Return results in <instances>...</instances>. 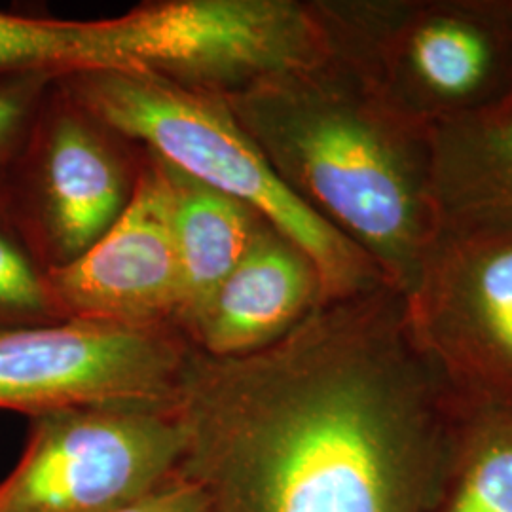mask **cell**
<instances>
[{
    "label": "cell",
    "instance_id": "1",
    "mask_svg": "<svg viewBox=\"0 0 512 512\" xmlns=\"http://www.w3.org/2000/svg\"><path fill=\"white\" fill-rule=\"evenodd\" d=\"M442 374L391 285L319 304L241 357L192 349L179 471L207 512H421Z\"/></svg>",
    "mask_w": 512,
    "mask_h": 512
},
{
    "label": "cell",
    "instance_id": "2",
    "mask_svg": "<svg viewBox=\"0 0 512 512\" xmlns=\"http://www.w3.org/2000/svg\"><path fill=\"white\" fill-rule=\"evenodd\" d=\"M222 101L283 183L408 293L440 230L431 126L334 48Z\"/></svg>",
    "mask_w": 512,
    "mask_h": 512
},
{
    "label": "cell",
    "instance_id": "3",
    "mask_svg": "<svg viewBox=\"0 0 512 512\" xmlns=\"http://www.w3.org/2000/svg\"><path fill=\"white\" fill-rule=\"evenodd\" d=\"M67 99L167 165L222 192L270 222L315 264L323 302L387 285L382 272L275 173L226 103L137 71L63 76Z\"/></svg>",
    "mask_w": 512,
    "mask_h": 512
},
{
    "label": "cell",
    "instance_id": "4",
    "mask_svg": "<svg viewBox=\"0 0 512 512\" xmlns=\"http://www.w3.org/2000/svg\"><path fill=\"white\" fill-rule=\"evenodd\" d=\"M317 4L332 48L427 126L512 95V0Z\"/></svg>",
    "mask_w": 512,
    "mask_h": 512
},
{
    "label": "cell",
    "instance_id": "5",
    "mask_svg": "<svg viewBox=\"0 0 512 512\" xmlns=\"http://www.w3.org/2000/svg\"><path fill=\"white\" fill-rule=\"evenodd\" d=\"M175 408L86 406L31 418L25 450L0 482V512H114L179 471Z\"/></svg>",
    "mask_w": 512,
    "mask_h": 512
},
{
    "label": "cell",
    "instance_id": "6",
    "mask_svg": "<svg viewBox=\"0 0 512 512\" xmlns=\"http://www.w3.org/2000/svg\"><path fill=\"white\" fill-rule=\"evenodd\" d=\"M192 348L173 327L86 319L0 325V408H175Z\"/></svg>",
    "mask_w": 512,
    "mask_h": 512
},
{
    "label": "cell",
    "instance_id": "7",
    "mask_svg": "<svg viewBox=\"0 0 512 512\" xmlns=\"http://www.w3.org/2000/svg\"><path fill=\"white\" fill-rule=\"evenodd\" d=\"M141 10L152 33L145 74L219 99L332 54L317 2L167 0Z\"/></svg>",
    "mask_w": 512,
    "mask_h": 512
},
{
    "label": "cell",
    "instance_id": "8",
    "mask_svg": "<svg viewBox=\"0 0 512 512\" xmlns=\"http://www.w3.org/2000/svg\"><path fill=\"white\" fill-rule=\"evenodd\" d=\"M404 304L440 374L512 399V228H440Z\"/></svg>",
    "mask_w": 512,
    "mask_h": 512
},
{
    "label": "cell",
    "instance_id": "9",
    "mask_svg": "<svg viewBox=\"0 0 512 512\" xmlns=\"http://www.w3.org/2000/svg\"><path fill=\"white\" fill-rule=\"evenodd\" d=\"M124 213L84 255L46 274L63 319L126 327H173L181 311V266L173 196L164 164L148 154Z\"/></svg>",
    "mask_w": 512,
    "mask_h": 512
},
{
    "label": "cell",
    "instance_id": "10",
    "mask_svg": "<svg viewBox=\"0 0 512 512\" xmlns=\"http://www.w3.org/2000/svg\"><path fill=\"white\" fill-rule=\"evenodd\" d=\"M319 304L323 285L310 256L262 222L238 266L179 332L207 357H241L279 342Z\"/></svg>",
    "mask_w": 512,
    "mask_h": 512
},
{
    "label": "cell",
    "instance_id": "11",
    "mask_svg": "<svg viewBox=\"0 0 512 512\" xmlns=\"http://www.w3.org/2000/svg\"><path fill=\"white\" fill-rule=\"evenodd\" d=\"M103 128L67 101L46 131L40 207L57 262L84 255L109 232L133 194L128 171Z\"/></svg>",
    "mask_w": 512,
    "mask_h": 512
},
{
    "label": "cell",
    "instance_id": "12",
    "mask_svg": "<svg viewBox=\"0 0 512 512\" xmlns=\"http://www.w3.org/2000/svg\"><path fill=\"white\" fill-rule=\"evenodd\" d=\"M440 228H512V95L431 126Z\"/></svg>",
    "mask_w": 512,
    "mask_h": 512
},
{
    "label": "cell",
    "instance_id": "13",
    "mask_svg": "<svg viewBox=\"0 0 512 512\" xmlns=\"http://www.w3.org/2000/svg\"><path fill=\"white\" fill-rule=\"evenodd\" d=\"M147 23L137 8L99 21L25 18L0 12V73L69 76L137 71L148 57Z\"/></svg>",
    "mask_w": 512,
    "mask_h": 512
},
{
    "label": "cell",
    "instance_id": "14",
    "mask_svg": "<svg viewBox=\"0 0 512 512\" xmlns=\"http://www.w3.org/2000/svg\"><path fill=\"white\" fill-rule=\"evenodd\" d=\"M162 164L171 184L173 232L181 266L183 296L175 321L179 330L238 266L266 220L245 203Z\"/></svg>",
    "mask_w": 512,
    "mask_h": 512
},
{
    "label": "cell",
    "instance_id": "15",
    "mask_svg": "<svg viewBox=\"0 0 512 512\" xmlns=\"http://www.w3.org/2000/svg\"><path fill=\"white\" fill-rule=\"evenodd\" d=\"M448 512H512V410L480 412Z\"/></svg>",
    "mask_w": 512,
    "mask_h": 512
},
{
    "label": "cell",
    "instance_id": "16",
    "mask_svg": "<svg viewBox=\"0 0 512 512\" xmlns=\"http://www.w3.org/2000/svg\"><path fill=\"white\" fill-rule=\"evenodd\" d=\"M63 319L50 293L46 275L12 239L0 234V325Z\"/></svg>",
    "mask_w": 512,
    "mask_h": 512
},
{
    "label": "cell",
    "instance_id": "17",
    "mask_svg": "<svg viewBox=\"0 0 512 512\" xmlns=\"http://www.w3.org/2000/svg\"><path fill=\"white\" fill-rule=\"evenodd\" d=\"M55 78L54 74H18L0 86V154L14 143L19 131L29 120L44 84Z\"/></svg>",
    "mask_w": 512,
    "mask_h": 512
},
{
    "label": "cell",
    "instance_id": "18",
    "mask_svg": "<svg viewBox=\"0 0 512 512\" xmlns=\"http://www.w3.org/2000/svg\"><path fill=\"white\" fill-rule=\"evenodd\" d=\"M114 512H207V499L192 478L177 471L152 492Z\"/></svg>",
    "mask_w": 512,
    "mask_h": 512
}]
</instances>
